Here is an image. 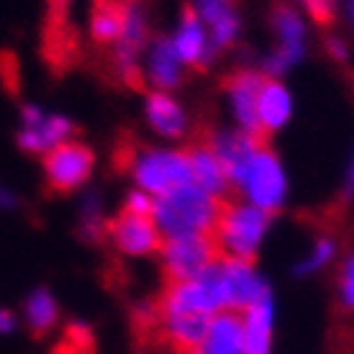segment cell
Here are the masks:
<instances>
[{"label":"cell","mask_w":354,"mask_h":354,"mask_svg":"<svg viewBox=\"0 0 354 354\" xmlns=\"http://www.w3.org/2000/svg\"><path fill=\"white\" fill-rule=\"evenodd\" d=\"M218 198L187 183L172 193L154 198V223L162 239L177 236H211L216 216H218Z\"/></svg>","instance_id":"obj_1"},{"label":"cell","mask_w":354,"mask_h":354,"mask_svg":"<svg viewBox=\"0 0 354 354\" xmlns=\"http://www.w3.org/2000/svg\"><path fill=\"white\" fill-rule=\"evenodd\" d=\"M270 226V213L252 203L223 198L213 223L211 239L221 257L252 262Z\"/></svg>","instance_id":"obj_2"},{"label":"cell","mask_w":354,"mask_h":354,"mask_svg":"<svg viewBox=\"0 0 354 354\" xmlns=\"http://www.w3.org/2000/svg\"><path fill=\"white\" fill-rule=\"evenodd\" d=\"M126 162L133 183L151 198L193 183L187 149H129Z\"/></svg>","instance_id":"obj_3"},{"label":"cell","mask_w":354,"mask_h":354,"mask_svg":"<svg viewBox=\"0 0 354 354\" xmlns=\"http://www.w3.org/2000/svg\"><path fill=\"white\" fill-rule=\"evenodd\" d=\"M241 193L247 195V203L257 205L265 213H274L285 203V193H288V180L280 167V162L274 157L270 147L262 144L254 157L249 160L244 175H241L239 185Z\"/></svg>","instance_id":"obj_4"},{"label":"cell","mask_w":354,"mask_h":354,"mask_svg":"<svg viewBox=\"0 0 354 354\" xmlns=\"http://www.w3.org/2000/svg\"><path fill=\"white\" fill-rule=\"evenodd\" d=\"M162 272L165 283L193 280L221 257L211 236H177L162 241Z\"/></svg>","instance_id":"obj_5"},{"label":"cell","mask_w":354,"mask_h":354,"mask_svg":"<svg viewBox=\"0 0 354 354\" xmlns=\"http://www.w3.org/2000/svg\"><path fill=\"white\" fill-rule=\"evenodd\" d=\"M93 172V151L82 142H64L44 154L46 187L57 195H70L85 185Z\"/></svg>","instance_id":"obj_6"},{"label":"cell","mask_w":354,"mask_h":354,"mask_svg":"<svg viewBox=\"0 0 354 354\" xmlns=\"http://www.w3.org/2000/svg\"><path fill=\"white\" fill-rule=\"evenodd\" d=\"M106 231L113 247L124 252L126 257H149L160 254L162 249V234L154 223V216H142L121 208L115 218L106 223Z\"/></svg>","instance_id":"obj_7"},{"label":"cell","mask_w":354,"mask_h":354,"mask_svg":"<svg viewBox=\"0 0 354 354\" xmlns=\"http://www.w3.org/2000/svg\"><path fill=\"white\" fill-rule=\"evenodd\" d=\"M72 131H75V126L64 115H49L41 108L24 106L21 108V131H18L16 142L28 154L44 157L49 149L70 142Z\"/></svg>","instance_id":"obj_8"},{"label":"cell","mask_w":354,"mask_h":354,"mask_svg":"<svg viewBox=\"0 0 354 354\" xmlns=\"http://www.w3.org/2000/svg\"><path fill=\"white\" fill-rule=\"evenodd\" d=\"M218 272H221L223 295H226V310H244L252 303H257L267 295L265 283L259 280L257 270L247 259L218 257Z\"/></svg>","instance_id":"obj_9"},{"label":"cell","mask_w":354,"mask_h":354,"mask_svg":"<svg viewBox=\"0 0 354 354\" xmlns=\"http://www.w3.org/2000/svg\"><path fill=\"white\" fill-rule=\"evenodd\" d=\"M262 82H265V77L259 72H252V70L234 72L229 80H226V93H229V100H231V111H234L236 121H239V131L267 142L257 124V95Z\"/></svg>","instance_id":"obj_10"},{"label":"cell","mask_w":354,"mask_h":354,"mask_svg":"<svg viewBox=\"0 0 354 354\" xmlns=\"http://www.w3.org/2000/svg\"><path fill=\"white\" fill-rule=\"evenodd\" d=\"M172 46H175L180 62L187 64V67H203L208 62V57H211V34H208L205 24L198 16V10H193L190 6L183 10L180 26H177L175 39H172Z\"/></svg>","instance_id":"obj_11"},{"label":"cell","mask_w":354,"mask_h":354,"mask_svg":"<svg viewBox=\"0 0 354 354\" xmlns=\"http://www.w3.org/2000/svg\"><path fill=\"white\" fill-rule=\"evenodd\" d=\"M187 160H190V177L201 190H205L208 195L223 201L229 193V177L223 169L218 154L213 149L211 139L208 142H195L187 149Z\"/></svg>","instance_id":"obj_12"},{"label":"cell","mask_w":354,"mask_h":354,"mask_svg":"<svg viewBox=\"0 0 354 354\" xmlns=\"http://www.w3.org/2000/svg\"><path fill=\"white\" fill-rule=\"evenodd\" d=\"M292 103H290V93L283 88V82L277 80H267L262 82L257 95V124L262 136H270L277 129H283L290 118Z\"/></svg>","instance_id":"obj_13"},{"label":"cell","mask_w":354,"mask_h":354,"mask_svg":"<svg viewBox=\"0 0 354 354\" xmlns=\"http://www.w3.org/2000/svg\"><path fill=\"white\" fill-rule=\"evenodd\" d=\"M205 354H244V324L239 310H221L208 324Z\"/></svg>","instance_id":"obj_14"},{"label":"cell","mask_w":354,"mask_h":354,"mask_svg":"<svg viewBox=\"0 0 354 354\" xmlns=\"http://www.w3.org/2000/svg\"><path fill=\"white\" fill-rule=\"evenodd\" d=\"M241 324H244V354H270V342H272L270 292L241 310Z\"/></svg>","instance_id":"obj_15"},{"label":"cell","mask_w":354,"mask_h":354,"mask_svg":"<svg viewBox=\"0 0 354 354\" xmlns=\"http://www.w3.org/2000/svg\"><path fill=\"white\" fill-rule=\"evenodd\" d=\"M274 31H277V36H280V46H277V52H274L272 57V70L283 72L288 70L290 64L298 62V57H301L303 52V39H306V34H303V24L301 18H298V13L290 8H277V13H274Z\"/></svg>","instance_id":"obj_16"},{"label":"cell","mask_w":354,"mask_h":354,"mask_svg":"<svg viewBox=\"0 0 354 354\" xmlns=\"http://www.w3.org/2000/svg\"><path fill=\"white\" fill-rule=\"evenodd\" d=\"M147 118L151 129L165 139H177L185 133V113L175 97L165 90H154L147 97Z\"/></svg>","instance_id":"obj_17"},{"label":"cell","mask_w":354,"mask_h":354,"mask_svg":"<svg viewBox=\"0 0 354 354\" xmlns=\"http://www.w3.org/2000/svg\"><path fill=\"white\" fill-rule=\"evenodd\" d=\"M198 16L211 34L213 46H229L236 39L239 21L229 0H198Z\"/></svg>","instance_id":"obj_18"},{"label":"cell","mask_w":354,"mask_h":354,"mask_svg":"<svg viewBox=\"0 0 354 354\" xmlns=\"http://www.w3.org/2000/svg\"><path fill=\"white\" fill-rule=\"evenodd\" d=\"M183 67L185 64L180 62L175 46L169 39H160L154 41L149 49V59H147V72H149V82L157 90H165L167 93L169 88H175L180 77H183Z\"/></svg>","instance_id":"obj_19"},{"label":"cell","mask_w":354,"mask_h":354,"mask_svg":"<svg viewBox=\"0 0 354 354\" xmlns=\"http://www.w3.org/2000/svg\"><path fill=\"white\" fill-rule=\"evenodd\" d=\"M126 3L121 0H95L90 13V34L97 44H115L124 28Z\"/></svg>","instance_id":"obj_20"},{"label":"cell","mask_w":354,"mask_h":354,"mask_svg":"<svg viewBox=\"0 0 354 354\" xmlns=\"http://www.w3.org/2000/svg\"><path fill=\"white\" fill-rule=\"evenodd\" d=\"M24 313H26L28 331H31L36 339L46 337L54 328V324H57V303H54L52 292L44 290V288L34 290L28 295Z\"/></svg>","instance_id":"obj_21"},{"label":"cell","mask_w":354,"mask_h":354,"mask_svg":"<svg viewBox=\"0 0 354 354\" xmlns=\"http://www.w3.org/2000/svg\"><path fill=\"white\" fill-rule=\"evenodd\" d=\"M52 354H95L90 328L80 326V324L67 326L64 328V337L57 342V346L52 349Z\"/></svg>","instance_id":"obj_22"},{"label":"cell","mask_w":354,"mask_h":354,"mask_svg":"<svg viewBox=\"0 0 354 354\" xmlns=\"http://www.w3.org/2000/svg\"><path fill=\"white\" fill-rule=\"evenodd\" d=\"M331 257H334V241H328V239L316 241V247H313V252H310V257L303 262L301 272H310V270H316V267L326 265Z\"/></svg>","instance_id":"obj_23"},{"label":"cell","mask_w":354,"mask_h":354,"mask_svg":"<svg viewBox=\"0 0 354 354\" xmlns=\"http://www.w3.org/2000/svg\"><path fill=\"white\" fill-rule=\"evenodd\" d=\"M306 10L310 13V18L321 24V26H326L331 24V18H334V0H301Z\"/></svg>","instance_id":"obj_24"},{"label":"cell","mask_w":354,"mask_h":354,"mask_svg":"<svg viewBox=\"0 0 354 354\" xmlns=\"http://www.w3.org/2000/svg\"><path fill=\"white\" fill-rule=\"evenodd\" d=\"M339 292H342V303L346 308L354 310V254L346 259L344 270H342V280H339Z\"/></svg>","instance_id":"obj_25"},{"label":"cell","mask_w":354,"mask_h":354,"mask_svg":"<svg viewBox=\"0 0 354 354\" xmlns=\"http://www.w3.org/2000/svg\"><path fill=\"white\" fill-rule=\"evenodd\" d=\"M0 77H3L6 88H8L10 93H16L18 72H16V59H13V54H0Z\"/></svg>","instance_id":"obj_26"},{"label":"cell","mask_w":354,"mask_h":354,"mask_svg":"<svg viewBox=\"0 0 354 354\" xmlns=\"http://www.w3.org/2000/svg\"><path fill=\"white\" fill-rule=\"evenodd\" d=\"M13 326H16V319H13V313L6 308H0V334H8V331H13Z\"/></svg>","instance_id":"obj_27"},{"label":"cell","mask_w":354,"mask_h":354,"mask_svg":"<svg viewBox=\"0 0 354 354\" xmlns=\"http://www.w3.org/2000/svg\"><path fill=\"white\" fill-rule=\"evenodd\" d=\"M10 205H13V195L6 187H0V208H10Z\"/></svg>","instance_id":"obj_28"},{"label":"cell","mask_w":354,"mask_h":354,"mask_svg":"<svg viewBox=\"0 0 354 354\" xmlns=\"http://www.w3.org/2000/svg\"><path fill=\"white\" fill-rule=\"evenodd\" d=\"M349 16H352V24H354V0H349Z\"/></svg>","instance_id":"obj_29"},{"label":"cell","mask_w":354,"mask_h":354,"mask_svg":"<svg viewBox=\"0 0 354 354\" xmlns=\"http://www.w3.org/2000/svg\"><path fill=\"white\" fill-rule=\"evenodd\" d=\"M193 354H205V352H203V346H201V349H198V352H193Z\"/></svg>","instance_id":"obj_30"}]
</instances>
